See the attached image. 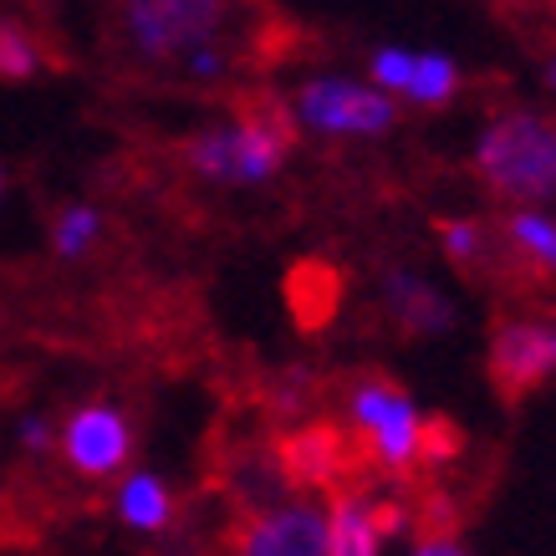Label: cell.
I'll return each mask as SVG.
<instances>
[{"label":"cell","instance_id":"obj_18","mask_svg":"<svg viewBox=\"0 0 556 556\" xmlns=\"http://www.w3.org/2000/svg\"><path fill=\"white\" fill-rule=\"evenodd\" d=\"M414 51L404 47H383L378 56H372V83H378V92H408V83H414Z\"/></svg>","mask_w":556,"mask_h":556},{"label":"cell","instance_id":"obj_21","mask_svg":"<svg viewBox=\"0 0 556 556\" xmlns=\"http://www.w3.org/2000/svg\"><path fill=\"white\" fill-rule=\"evenodd\" d=\"M21 444H26L31 455L51 450V424L47 419H21Z\"/></svg>","mask_w":556,"mask_h":556},{"label":"cell","instance_id":"obj_2","mask_svg":"<svg viewBox=\"0 0 556 556\" xmlns=\"http://www.w3.org/2000/svg\"><path fill=\"white\" fill-rule=\"evenodd\" d=\"M236 0H118V31L143 62H189L225 41Z\"/></svg>","mask_w":556,"mask_h":556},{"label":"cell","instance_id":"obj_9","mask_svg":"<svg viewBox=\"0 0 556 556\" xmlns=\"http://www.w3.org/2000/svg\"><path fill=\"white\" fill-rule=\"evenodd\" d=\"M556 372L552 357V327L536 321H506L495 338H490V378L501 383V393L521 399L531 388H541Z\"/></svg>","mask_w":556,"mask_h":556},{"label":"cell","instance_id":"obj_16","mask_svg":"<svg viewBox=\"0 0 556 556\" xmlns=\"http://www.w3.org/2000/svg\"><path fill=\"white\" fill-rule=\"evenodd\" d=\"M459 87V67L450 56H419L414 62V83H408V98L434 108V102H450Z\"/></svg>","mask_w":556,"mask_h":556},{"label":"cell","instance_id":"obj_15","mask_svg":"<svg viewBox=\"0 0 556 556\" xmlns=\"http://www.w3.org/2000/svg\"><path fill=\"white\" fill-rule=\"evenodd\" d=\"M98 230H102V215L92 210V204H72V210H62L56 215V230H51V240H56V255H87L92 245H98Z\"/></svg>","mask_w":556,"mask_h":556},{"label":"cell","instance_id":"obj_5","mask_svg":"<svg viewBox=\"0 0 556 556\" xmlns=\"http://www.w3.org/2000/svg\"><path fill=\"white\" fill-rule=\"evenodd\" d=\"M225 556H327V510L312 495L266 501L230 531Z\"/></svg>","mask_w":556,"mask_h":556},{"label":"cell","instance_id":"obj_24","mask_svg":"<svg viewBox=\"0 0 556 556\" xmlns=\"http://www.w3.org/2000/svg\"><path fill=\"white\" fill-rule=\"evenodd\" d=\"M552 357H556V327H552Z\"/></svg>","mask_w":556,"mask_h":556},{"label":"cell","instance_id":"obj_1","mask_svg":"<svg viewBox=\"0 0 556 556\" xmlns=\"http://www.w3.org/2000/svg\"><path fill=\"white\" fill-rule=\"evenodd\" d=\"M348 429L357 434L363 455L388 475L429 465L434 455L450 450V429L439 419H424L419 404L388 378H363L348 393Z\"/></svg>","mask_w":556,"mask_h":556},{"label":"cell","instance_id":"obj_20","mask_svg":"<svg viewBox=\"0 0 556 556\" xmlns=\"http://www.w3.org/2000/svg\"><path fill=\"white\" fill-rule=\"evenodd\" d=\"M399 556H470V546L455 541L450 531H424V536H414Z\"/></svg>","mask_w":556,"mask_h":556},{"label":"cell","instance_id":"obj_17","mask_svg":"<svg viewBox=\"0 0 556 556\" xmlns=\"http://www.w3.org/2000/svg\"><path fill=\"white\" fill-rule=\"evenodd\" d=\"M506 236L516 240V245H521L536 266L556 270V219H546V215H510Z\"/></svg>","mask_w":556,"mask_h":556},{"label":"cell","instance_id":"obj_13","mask_svg":"<svg viewBox=\"0 0 556 556\" xmlns=\"http://www.w3.org/2000/svg\"><path fill=\"white\" fill-rule=\"evenodd\" d=\"M287 296H291V312L302 317V327H321V321L332 317V306H338V270L321 266V261L291 266Z\"/></svg>","mask_w":556,"mask_h":556},{"label":"cell","instance_id":"obj_6","mask_svg":"<svg viewBox=\"0 0 556 556\" xmlns=\"http://www.w3.org/2000/svg\"><path fill=\"white\" fill-rule=\"evenodd\" d=\"M327 556H388L404 536L408 510L372 490H332L327 501Z\"/></svg>","mask_w":556,"mask_h":556},{"label":"cell","instance_id":"obj_12","mask_svg":"<svg viewBox=\"0 0 556 556\" xmlns=\"http://www.w3.org/2000/svg\"><path fill=\"white\" fill-rule=\"evenodd\" d=\"M388 302H393V317L404 321V327H414V332L450 327V302L429 281H419L414 270H393L388 276Z\"/></svg>","mask_w":556,"mask_h":556},{"label":"cell","instance_id":"obj_10","mask_svg":"<svg viewBox=\"0 0 556 556\" xmlns=\"http://www.w3.org/2000/svg\"><path fill=\"white\" fill-rule=\"evenodd\" d=\"M276 459L291 485H338L348 470V439L332 424H312L302 434H291Z\"/></svg>","mask_w":556,"mask_h":556},{"label":"cell","instance_id":"obj_22","mask_svg":"<svg viewBox=\"0 0 556 556\" xmlns=\"http://www.w3.org/2000/svg\"><path fill=\"white\" fill-rule=\"evenodd\" d=\"M546 83H552V87H556V62H552V67H546Z\"/></svg>","mask_w":556,"mask_h":556},{"label":"cell","instance_id":"obj_8","mask_svg":"<svg viewBox=\"0 0 556 556\" xmlns=\"http://www.w3.org/2000/svg\"><path fill=\"white\" fill-rule=\"evenodd\" d=\"M56 444H62V459L72 465V475L113 480V475H123L128 455H134V424L123 419L113 404H83L67 414Z\"/></svg>","mask_w":556,"mask_h":556},{"label":"cell","instance_id":"obj_19","mask_svg":"<svg viewBox=\"0 0 556 556\" xmlns=\"http://www.w3.org/2000/svg\"><path fill=\"white\" fill-rule=\"evenodd\" d=\"M439 240H444V251L455 255V261H475V255L485 251V230H480L475 219H444V225H439Z\"/></svg>","mask_w":556,"mask_h":556},{"label":"cell","instance_id":"obj_4","mask_svg":"<svg viewBox=\"0 0 556 556\" xmlns=\"http://www.w3.org/2000/svg\"><path fill=\"white\" fill-rule=\"evenodd\" d=\"M475 169L485 174L490 189L516 200L556 194V123H546L541 113L495 118L475 143Z\"/></svg>","mask_w":556,"mask_h":556},{"label":"cell","instance_id":"obj_23","mask_svg":"<svg viewBox=\"0 0 556 556\" xmlns=\"http://www.w3.org/2000/svg\"><path fill=\"white\" fill-rule=\"evenodd\" d=\"M0 194H5V169H0Z\"/></svg>","mask_w":556,"mask_h":556},{"label":"cell","instance_id":"obj_7","mask_svg":"<svg viewBox=\"0 0 556 556\" xmlns=\"http://www.w3.org/2000/svg\"><path fill=\"white\" fill-rule=\"evenodd\" d=\"M296 118L317 134H342V138H368L383 134L393 123V102L378 87L342 83V77H317L296 92Z\"/></svg>","mask_w":556,"mask_h":556},{"label":"cell","instance_id":"obj_11","mask_svg":"<svg viewBox=\"0 0 556 556\" xmlns=\"http://www.w3.org/2000/svg\"><path fill=\"white\" fill-rule=\"evenodd\" d=\"M113 510H118V521L128 526V531H138V536H159V531H169L174 526L179 501H174V490L164 485L159 475L134 470V475H123L118 480Z\"/></svg>","mask_w":556,"mask_h":556},{"label":"cell","instance_id":"obj_3","mask_svg":"<svg viewBox=\"0 0 556 556\" xmlns=\"http://www.w3.org/2000/svg\"><path fill=\"white\" fill-rule=\"evenodd\" d=\"M291 149V128L276 108H255V113H240L236 123H219V128H204L185 143L189 169L215 179V185H255V179H270V174L287 164Z\"/></svg>","mask_w":556,"mask_h":556},{"label":"cell","instance_id":"obj_14","mask_svg":"<svg viewBox=\"0 0 556 556\" xmlns=\"http://www.w3.org/2000/svg\"><path fill=\"white\" fill-rule=\"evenodd\" d=\"M41 67V47L31 41L26 26L16 21H0V83H26Z\"/></svg>","mask_w":556,"mask_h":556}]
</instances>
